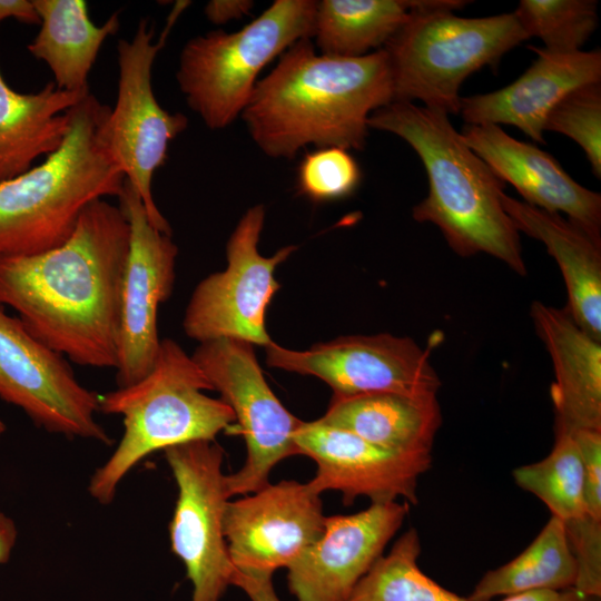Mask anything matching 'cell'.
I'll use <instances>...</instances> for the list:
<instances>
[{
  "instance_id": "6da1fadb",
  "label": "cell",
  "mask_w": 601,
  "mask_h": 601,
  "mask_svg": "<svg viewBox=\"0 0 601 601\" xmlns=\"http://www.w3.org/2000/svg\"><path fill=\"white\" fill-rule=\"evenodd\" d=\"M129 238L121 207L93 200L60 246L0 257V305L69 361L116 368Z\"/></svg>"
},
{
  "instance_id": "7a4b0ae2",
  "label": "cell",
  "mask_w": 601,
  "mask_h": 601,
  "mask_svg": "<svg viewBox=\"0 0 601 601\" xmlns=\"http://www.w3.org/2000/svg\"><path fill=\"white\" fill-rule=\"evenodd\" d=\"M278 58L240 115L258 148L286 159L308 145L362 150L370 116L394 101L386 51L332 57L302 39Z\"/></svg>"
},
{
  "instance_id": "3957f363",
  "label": "cell",
  "mask_w": 601,
  "mask_h": 601,
  "mask_svg": "<svg viewBox=\"0 0 601 601\" xmlns=\"http://www.w3.org/2000/svg\"><path fill=\"white\" fill-rule=\"evenodd\" d=\"M367 124L405 140L422 160L428 194L413 208L416 221L436 225L462 257L484 253L526 275L520 231L501 204L505 184L467 147L449 115L392 101Z\"/></svg>"
},
{
  "instance_id": "277c9868",
  "label": "cell",
  "mask_w": 601,
  "mask_h": 601,
  "mask_svg": "<svg viewBox=\"0 0 601 601\" xmlns=\"http://www.w3.org/2000/svg\"><path fill=\"white\" fill-rule=\"evenodd\" d=\"M110 110L87 93L69 110L61 146L41 164L0 181V257L60 246L90 203L121 195L126 177L105 135Z\"/></svg>"
},
{
  "instance_id": "5b68a950",
  "label": "cell",
  "mask_w": 601,
  "mask_h": 601,
  "mask_svg": "<svg viewBox=\"0 0 601 601\" xmlns=\"http://www.w3.org/2000/svg\"><path fill=\"white\" fill-rule=\"evenodd\" d=\"M213 390L197 363L173 339L160 341L155 363L140 381L99 395V412L121 415L124 435L90 479L100 504L112 502L126 474L151 453L191 441H215L235 421L231 408L204 391Z\"/></svg>"
},
{
  "instance_id": "8992f818",
  "label": "cell",
  "mask_w": 601,
  "mask_h": 601,
  "mask_svg": "<svg viewBox=\"0 0 601 601\" xmlns=\"http://www.w3.org/2000/svg\"><path fill=\"white\" fill-rule=\"evenodd\" d=\"M470 1L421 0L386 42L394 101L421 100L426 108L459 114L463 81L485 66L495 68L529 37L514 13L462 18L453 10Z\"/></svg>"
},
{
  "instance_id": "52a82bcc",
  "label": "cell",
  "mask_w": 601,
  "mask_h": 601,
  "mask_svg": "<svg viewBox=\"0 0 601 601\" xmlns=\"http://www.w3.org/2000/svg\"><path fill=\"white\" fill-rule=\"evenodd\" d=\"M317 1L275 0L234 32L214 30L189 39L176 80L188 107L207 128L220 130L242 115L260 71L302 39H312Z\"/></svg>"
},
{
  "instance_id": "ba28073f",
  "label": "cell",
  "mask_w": 601,
  "mask_h": 601,
  "mask_svg": "<svg viewBox=\"0 0 601 601\" xmlns=\"http://www.w3.org/2000/svg\"><path fill=\"white\" fill-rule=\"evenodd\" d=\"M185 7V2L175 7L157 42H154V28L146 19L139 21L130 40L118 41L117 98L105 125L112 158L139 195L150 224L169 236L170 225L155 203L151 184L154 175L167 160L169 144L187 128L188 118L159 105L151 71L171 26Z\"/></svg>"
},
{
  "instance_id": "9c48e42d",
  "label": "cell",
  "mask_w": 601,
  "mask_h": 601,
  "mask_svg": "<svg viewBox=\"0 0 601 601\" xmlns=\"http://www.w3.org/2000/svg\"><path fill=\"white\" fill-rule=\"evenodd\" d=\"M191 357L234 412L245 439L246 460L227 475L228 495L253 493L269 482L270 471L282 460L298 454L294 435L302 421L270 390L250 343L208 341L200 343Z\"/></svg>"
},
{
  "instance_id": "30bf717a",
  "label": "cell",
  "mask_w": 601,
  "mask_h": 601,
  "mask_svg": "<svg viewBox=\"0 0 601 601\" xmlns=\"http://www.w3.org/2000/svg\"><path fill=\"white\" fill-rule=\"evenodd\" d=\"M264 221L263 205L250 207L239 219L227 242L226 269L203 279L190 297L183 322L188 337L199 343L235 338L265 347L274 343L265 319L279 288L275 269L296 246L264 257L258 252Z\"/></svg>"
},
{
  "instance_id": "8fae6325",
  "label": "cell",
  "mask_w": 601,
  "mask_h": 601,
  "mask_svg": "<svg viewBox=\"0 0 601 601\" xmlns=\"http://www.w3.org/2000/svg\"><path fill=\"white\" fill-rule=\"evenodd\" d=\"M164 452L178 487L169 523L171 551L185 565L191 601H219L235 571L223 529L229 501L224 450L200 440Z\"/></svg>"
},
{
  "instance_id": "7c38bea8",
  "label": "cell",
  "mask_w": 601,
  "mask_h": 601,
  "mask_svg": "<svg viewBox=\"0 0 601 601\" xmlns=\"http://www.w3.org/2000/svg\"><path fill=\"white\" fill-rule=\"evenodd\" d=\"M0 398L22 410L49 433L110 444L96 420L99 395L85 387L70 364L35 337L0 305Z\"/></svg>"
},
{
  "instance_id": "4fadbf2b",
  "label": "cell",
  "mask_w": 601,
  "mask_h": 601,
  "mask_svg": "<svg viewBox=\"0 0 601 601\" xmlns=\"http://www.w3.org/2000/svg\"><path fill=\"white\" fill-rule=\"evenodd\" d=\"M270 367L312 375L328 384L334 396L396 393L436 395L440 377L428 352L412 338L391 334L343 336L306 351L266 346Z\"/></svg>"
},
{
  "instance_id": "5bb4252c",
  "label": "cell",
  "mask_w": 601,
  "mask_h": 601,
  "mask_svg": "<svg viewBox=\"0 0 601 601\" xmlns=\"http://www.w3.org/2000/svg\"><path fill=\"white\" fill-rule=\"evenodd\" d=\"M119 198L129 228V250L121 289L116 383L125 387L151 370L160 341L158 308L171 294L178 248L156 229L128 181Z\"/></svg>"
},
{
  "instance_id": "9a60e30c",
  "label": "cell",
  "mask_w": 601,
  "mask_h": 601,
  "mask_svg": "<svg viewBox=\"0 0 601 601\" xmlns=\"http://www.w3.org/2000/svg\"><path fill=\"white\" fill-rule=\"evenodd\" d=\"M325 518L321 494L294 480L228 501L223 529L234 568L272 575L287 569L319 538Z\"/></svg>"
},
{
  "instance_id": "2e32d148",
  "label": "cell",
  "mask_w": 601,
  "mask_h": 601,
  "mask_svg": "<svg viewBox=\"0 0 601 601\" xmlns=\"http://www.w3.org/2000/svg\"><path fill=\"white\" fill-rule=\"evenodd\" d=\"M294 441L298 454L311 457L317 466L308 485L318 494L341 492L347 505L358 496L372 503L403 497L416 504L418 477L432 462L431 453L390 451L318 420L302 421Z\"/></svg>"
},
{
  "instance_id": "e0dca14e",
  "label": "cell",
  "mask_w": 601,
  "mask_h": 601,
  "mask_svg": "<svg viewBox=\"0 0 601 601\" xmlns=\"http://www.w3.org/2000/svg\"><path fill=\"white\" fill-rule=\"evenodd\" d=\"M408 503H372L348 515L326 516L319 538L287 568L297 601H345L402 526Z\"/></svg>"
},
{
  "instance_id": "ac0fdd59",
  "label": "cell",
  "mask_w": 601,
  "mask_h": 601,
  "mask_svg": "<svg viewBox=\"0 0 601 601\" xmlns=\"http://www.w3.org/2000/svg\"><path fill=\"white\" fill-rule=\"evenodd\" d=\"M463 141L529 205L566 219L601 245V195L573 180L540 148L514 139L497 125H466Z\"/></svg>"
},
{
  "instance_id": "d6986e66",
  "label": "cell",
  "mask_w": 601,
  "mask_h": 601,
  "mask_svg": "<svg viewBox=\"0 0 601 601\" xmlns=\"http://www.w3.org/2000/svg\"><path fill=\"white\" fill-rule=\"evenodd\" d=\"M536 59L514 82L487 92L461 98L460 114L466 125H512L543 144L551 110L573 89L601 80V51L552 52L529 46Z\"/></svg>"
},
{
  "instance_id": "ffe728a7",
  "label": "cell",
  "mask_w": 601,
  "mask_h": 601,
  "mask_svg": "<svg viewBox=\"0 0 601 601\" xmlns=\"http://www.w3.org/2000/svg\"><path fill=\"white\" fill-rule=\"evenodd\" d=\"M531 317L554 370L555 433L601 431V342L583 331L566 308L534 300Z\"/></svg>"
},
{
  "instance_id": "44dd1931",
  "label": "cell",
  "mask_w": 601,
  "mask_h": 601,
  "mask_svg": "<svg viewBox=\"0 0 601 601\" xmlns=\"http://www.w3.org/2000/svg\"><path fill=\"white\" fill-rule=\"evenodd\" d=\"M501 204L519 231L542 242L563 276L568 306L575 323L601 342V245L560 216L501 195Z\"/></svg>"
},
{
  "instance_id": "7402d4cb",
  "label": "cell",
  "mask_w": 601,
  "mask_h": 601,
  "mask_svg": "<svg viewBox=\"0 0 601 601\" xmlns=\"http://www.w3.org/2000/svg\"><path fill=\"white\" fill-rule=\"evenodd\" d=\"M318 421L390 451L422 454L431 453L442 416L436 395L371 393L333 395Z\"/></svg>"
},
{
  "instance_id": "603a6c76",
  "label": "cell",
  "mask_w": 601,
  "mask_h": 601,
  "mask_svg": "<svg viewBox=\"0 0 601 601\" xmlns=\"http://www.w3.org/2000/svg\"><path fill=\"white\" fill-rule=\"evenodd\" d=\"M90 92V91H89ZM48 82L37 92L13 90L0 70V181L17 177L56 151L70 126L69 110L87 93Z\"/></svg>"
},
{
  "instance_id": "cb8c5ba5",
  "label": "cell",
  "mask_w": 601,
  "mask_h": 601,
  "mask_svg": "<svg viewBox=\"0 0 601 601\" xmlns=\"http://www.w3.org/2000/svg\"><path fill=\"white\" fill-rule=\"evenodd\" d=\"M39 31L27 46L32 57L43 61L57 88L89 92L88 78L106 39L120 27L119 12L96 26L83 0H32Z\"/></svg>"
},
{
  "instance_id": "d4e9b609",
  "label": "cell",
  "mask_w": 601,
  "mask_h": 601,
  "mask_svg": "<svg viewBox=\"0 0 601 601\" xmlns=\"http://www.w3.org/2000/svg\"><path fill=\"white\" fill-rule=\"evenodd\" d=\"M421 0L317 1L314 33L321 55L355 58L380 50L404 26Z\"/></svg>"
},
{
  "instance_id": "484cf974",
  "label": "cell",
  "mask_w": 601,
  "mask_h": 601,
  "mask_svg": "<svg viewBox=\"0 0 601 601\" xmlns=\"http://www.w3.org/2000/svg\"><path fill=\"white\" fill-rule=\"evenodd\" d=\"M577 564L562 521L551 516L532 543L510 562L487 571L469 601H489L532 590L563 591L573 588Z\"/></svg>"
},
{
  "instance_id": "4316f807",
  "label": "cell",
  "mask_w": 601,
  "mask_h": 601,
  "mask_svg": "<svg viewBox=\"0 0 601 601\" xmlns=\"http://www.w3.org/2000/svg\"><path fill=\"white\" fill-rule=\"evenodd\" d=\"M420 535L407 530L381 555L345 601H469L443 588L418 566Z\"/></svg>"
},
{
  "instance_id": "83f0119b",
  "label": "cell",
  "mask_w": 601,
  "mask_h": 601,
  "mask_svg": "<svg viewBox=\"0 0 601 601\" xmlns=\"http://www.w3.org/2000/svg\"><path fill=\"white\" fill-rule=\"evenodd\" d=\"M515 483L539 497L569 524L588 515L583 501V465L580 451L570 434L555 433V443L543 460L513 471Z\"/></svg>"
},
{
  "instance_id": "f1b7e54d",
  "label": "cell",
  "mask_w": 601,
  "mask_h": 601,
  "mask_svg": "<svg viewBox=\"0 0 601 601\" xmlns=\"http://www.w3.org/2000/svg\"><path fill=\"white\" fill-rule=\"evenodd\" d=\"M594 0H522L513 12L529 38L538 37L544 49L579 51L598 27Z\"/></svg>"
},
{
  "instance_id": "f546056e",
  "label": "cell",
  "mask_w": 601,
  "mask_h": 601,
  "mask_svg": "<svg viewBox=\"0 0 601 601\" xmlns=\"http://www.w3.org/2000/svg\"><path fill=\"white\" fill-rule=\"evenodd\" d=\"M573 139L585 152L593 174L601 176V86L578 87L564 96L549 114L544 131Z\"/></svg>"
},
{
  "instance_id": "4dcf8cb0",
  "label": "cell",
  "mask_w": 601,
  "mask_h": 601,
  "mask_svg": "<svg viewBox=\"0 0 601 601\" xmlns=\"http://www.w3.org/2000/svg\"><path fill=\"white\" fill-rule=\"evenodd\" d=\"M361 178V168L348 150L317 148L304 156L297 171V188L314 201H328L353 194Z\"/></svg>"
},
{
  "instance_id": "1f68e13d",
  "label": "cell",
  "mask_w": 601,
  "mask_h": 601,
  "mask_svg": "<svg viewBox=\"0 0 601 601\" xmlns=\"http://www.w3.org/2000/svg\"><path fill=\"white\" fill-rule=\"evenodd\" d=\"M570 435L582 459L585 513L601 520V431L580 430Z\"/></svg>"
},
{
  "instance_id": "d6a6232c",
  "label": "cell",
  "mask_w": 601,
  "mask_h": 601,
  "mask_svg": "<svg viewBox=\"0 0 601 601\" xmlns=\"http://www.w3.org/2000/svg\"><path fill=\"white\" fill-rule=\"evenodd\" d=\"M272 574L242 572L235 569L231 585L243 590L250 601H280Z\"/></svg>"
},
{
  "instance_id": "836d02e7",
  "label": "cell",
  "mask_w": 601,
  "mask_h": 601,
  "mask_svg": "<svg viewBox=\"0 0 601 601\" xmlns=\"http://www.w3.org/2000/svg\"><path fill=\"white\" fill-rule=\"evenodd\" d=\"M254 2L249 0H211L205 6V16L214 24H224L249 14Z\"/></svg>"
},
{
  "instance_id": "e575fe53",
  "label": "cell",
  "mask_w": 601,
  "mask_h": 601,
  "mask_svg": "<svg viewBox=\"0 0 601 601\" xmlns=\"http://www.w3.org/2000/svg\"><path fill=\"white\" fill-rule=\"evenodd\" d=\"M7 19H14L26 24H39L32 0H0V23Z\"/></svg>"
},
{
  "instance_id": "d590c367",
  "label": "cell",
  "mask_w": 601,
  "mask_h": 601,
  "mask_svg": "<svg viewBox=\"0 0 601 601\" xmlns=\"http://www.w3.org/2000/svg\"><path fill=\"white\" fill-rule=\"evenodd\" d=\"M17 535L18 531L14 521L0 512V564L9 561Z\"/></svg>"
},
{
  "instance_id": "8d00e7d4",
  "label": "cell",
  "mask_w": 601,
  "mask_h": 601,
  "mask_svg": "<svg viewBox=\"0 0 601 601\" xmlns=\"http://www.w3.org/2000/svg\"><path fill=\"white\" fill-rule=\"evenodd\" d=\"M560 592L553 590H532L506 595L502 601H558Z\"/></svg>"
},
{
  "instance_id": "74e56055",
  "label": "cell",
  "mask_w": 601,
  "mask_h": 601,
  "mask_svg": "<svg viewBox=\"0 0 601 601\" xmlns=\"http://www.w3.org/2000/svg\"><path fill=\"white\" fill-rule=\"evenodd\" d=\"M600 599L601 597L582 594L570 588L560 592L558 601H600Z\"/></svg>"
}]
</instances>
